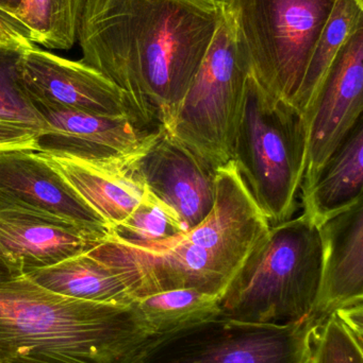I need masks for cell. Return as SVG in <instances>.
<instances>
[{"label": "cell", "instance_id": "6da1fadb", "mask_svg": "<svg viewBox=\"0 0 363 363\" xmlns=\"http://www.w3.org/2000/svg\"><path fill=\"white\" fill-rule=\"evenodd\" d=\"M225 14L217 0H87L81 61L123 89L143 123L166 128Z\"/></svg>", "mask_w": 363, "mask_h": 363}, {"label": "cell", "instance_id": "7a4b0ae2", "mask_svg": "<svg viewBox=\"0 0 363 363\" xmlns=\"http://www.w3.org/2000/svg\"><path fill=\"white\" fill-rule=\"evenodd\" d=\"M270 228L236 164L230 161L217 169V196L208 217L172 245L147 252L109 235L89 253L121 277L134 302L181 288L222 300Z\"/></svg>", "mask_w": 363, "mask_h": 363}, {"label": "cell", "instance_id": "3957f363", "mask_svg": "<svg viewBox=\"0 0 363 363\" xmlns=\"http://www.w3.org/2000/svg\"><path fill=\"white\" fill-rule=\"evenodd\" d=\"M164 340L134 303L67 298L27 275L0 281V363H145Z\"/></svg>", "mask_w": 363, "mask_h": 363}, {"label": "cell", "instance_id": "277c9868", "mask_svg": "<svg viewBox=\"0 0 363 363\" xmlns=\"http://www.w3.org/2000/svg\"><path fill=\"white\" fill-rule=\"evenodd\" d=\"M321 262L319 228L305 215L271 226L224 294L220 319L283 323L311 317Z\"/></svg>", "mask_w": 363, "mask_h": 363}, {"label": "cell", "instance_id": "5b68a950", "mask_svg": "<svg viewBox=\"0 0 363 363\" xmlns=\"http://www.w3.org/2000/svg\"><path fill=\"white\" fill-rule=\"evenodd\" d=\"M307 128L290 102L249 74L232 161L271 226L289 221L306 167Z\"/></svg>", "mask_w": 363, "mask_h": 363}, {"label": "cell", "instance_id": "8992f818", "mask_svg": "<svg viewBox=\"0 0 363 363\" xmlns=\"http://www.w3.org/2000/svg\"><path fill=\"white\" fill-rule=\"evenodd\" d=\"M338 0H225L251 72L292 104Z\"/></svg>", "mask_w": 363, "mask_h": 363}, {"label": "cell", "instance_id": "52a82bcc", "mask_svg": "<svg viewBox=\"0 0 363 363\" xmlns=\"http://www.w3.org/2000/svg\"><path fill=\"white\" fill-rule=\"evenodd\" d=\"M249 74L246 53L226 12L197 74L164 128L213 169L232 161Z\"/></svg>", "mask_w": 363, "mask_h": 363}, {"label": "cell", "instance_id": "ba28073f", "mask_svg": "<svg viewBox=\"0 0 363 363\" xmlns=\"http://www.w3.org/2000/svg\"><path fill=\"white\" fill-rule=\"evenodd\" d=\"M318 328L313 317L283 323L217 319L176 335L185 345L168 363H310Z\"/></svg>", "mask_w": 363, "mask_h": 363}, {"label": "cell", "instance_id": "9c48e42d", "mask_svg": "<svg viewBox=\"0 0 363 363\" xmlns=\"http://www.w3.org/2000/svg\"><path fill=\"white\" fill-rule=\"evenodd\" d=\"M44 121L36 151L89 161L132 160L142 155L163 131L130 115H96L29 97Z\"/></svg>", "mask_w": 363, "mask_h": 363}, {"label": "cell", "instance_id": "30bf717a", "mask_svg": "<svg viewBox=\"0 0 363 363\" xmlns=\"http://www.w3.org/2000/svg\"><path fill=\"white\" fill-rule=\"evenodd\" d=\"M362 111L363 23L343 45L305 118L307 157L302 194L315 184L328 160L362 118Z\"/></svg>", "mask_w": 363, "mask_h": 363}, {"label": "cell", "instance_id": "8fae6325", "mask_svg": "<svg viewBox=\"0 0 363 363\" xmlns=\"http://www.w3.org/2000/svg\"><path fill=\"white\" fill-rule=\"evenodd\" d=\"M18 68L29 97L91 114L130 115L143 123L127 94L82 61H72L32 45L23 50Z\"/></svg>", "mask_w": 363, "mask_h": 363}, {"label": "cell", "instance_id": "7c38bea8", "mask_svg": "<svg viewBox=\"0 0 363 363\" xmlns=\"http://www.w3.org/2000/svg\"><path fill=\"white\" fill-rule=\"evenodd\" d=\"M134 165L147 189L176 211L188 230L212 211L217 170L166 130Z\"/></svg>", "mask_w": 363, "mask_h": 363}, {"label": "cell", "instance_id": "4fadbf2b", "mask_svg": "<svg viewBox=\"0 0 363 363\" xmlns=\"http://www.w3.org/2000/svg\"><path fill=\"white\" fill-rule=\"evenodd\" d=\"M104 239L0 190V247L23 272L87 253Z\"/></svg>", "mask_w": 363, "mask_h": 363}, {"label": "cell", "instance_id": "5bb4252c", "mask_svg": "<svg viewBox=\"0 0 363 363\" xmlns=\"http://www.w3.org/2000/svg\"><path fill=\"white\" fill-rule=\"evenodd\" d=\"M0 190L99 238L111 234L108 222L36 151L0 150Z\"/></svg>", "mask_w": 363, "mask_h": 363}, {"label": "cell", "instance_id": "9a60e30c", "mask_svg": "<svg viewBox=\"0 0 363 363\" xmlns=\"http://www.w3.org/2000/svg\"><path fill=\"white\" fill-rule=\"evenodd\" d=\"M321 277L311 317L318 325L328 317L363 306V202L319 228Z\"/></svg>", "mask_w": 363, "mask_h": 363}, {"label": "cell", "instance_id": "2e32d148", "mask_svg": "<svg viewBox=\"0 0 363 363\" xmlns=\"http://www.w3.org/2000/svg\"><path fill=\"white\" fill-rule=\"evenodd\" d=\"M38 153L108 222L111 228L136 209L146 191L134 165L138 157L89 161L67 155Z\"/></svg>", "mask_w": 363, "mask_h": 363}, {"label": "cell", "instance_id": "e0dca14e", "mask_svg": "<svg viewBox=\"0 0 363 363\" xmlns=\"http://www.w3.org/2000/svg\"><path fill=\"white\" fill-rule=\"evenodd\" d=\"M363 119L350 132L320 172L303 192V215L317 228L362 201Z\"/></svg>", "mask_w": 363, "mask_h": 363}, {"label": "cell", "instance_id": "ac0fdd59", "mask_svg": "<svg viewBox=\"0 0 363 363\" xmlns=\"http://www.w3.org/2000/svg\"><path fill=\"white\" fill-rule=\"evenodd\" d=\"M25 275L40 287L67 298L114 306L134 303L121 277L89 252Z\"/></svg>", "mask_w": 363, "mask_h": 363}, {"label": "cell", "instance_id": "d6986e66", "mask_svg": "<svg viewBox=\"0 0 363 363\" xmlns=\"http://www.w3.org/2000/svg\"><path fill=\"white\" fill-rule=\"evenodd\" d=\"M221 301L219 296L181 288L139 298L134 305L148 332L168 340L220 319Z\"/></svg>", "mask_w": 363, "mask_h": 363}, {"label": "cell", "instance_id": "ffe728a7", "mask_svg": "<svg viewBox=\"0 0 363 363\" xmlns=\"http://www.w3.org/2000/svg\"><path fill=\"white\" fill-rule=\"evenodd\" d=\"M363 23V6L356 0H338L311 55L306 74L292 106L304 119L341 48L354 30Z\"/></svg>", "mask_w": 363, "mask_h": 363}, {"label": "cell", "instance_id": "44dd1931", "mask_svg": "<svg viewBox=\"0 0 363 363\" xmlns=\"http://www.w3.org/2000/svg\"><path fill=\"white\" fill-rule=\"evenodd\" d=\"M85 4L87 0H23L13 19L32 44L68 50L78 40Z\"/></svg>", "mask_w": 363, "mask_h": 363}, {"label": "cell", "instance_id": "7402d4cb", "mask_svg": "<svg viewBox=\"0 0 363 363\" xmlns=\"http://www.w3.org/2000/svg\"><path fill=\"white\" fill-rule=\"evenodd\" d=\"M188 228L172 207L146 188L134 211L111 228L110 236L147 252H158L183 237Z\"/></svg>", "mask_w": 363, "mask_h": 363}, {"label": "cell", "instance_id": "603a6c76", "mask_svg": "<svg viewBox=\"0 0 363 363\" xmlns=\"http://www.w3.org/2000/svg\"><path fill=\"white\" fill-rule=\"evenodd\" d=\"M26 48L29 47L0 45V119L23 123L40 134L46 125L19 78V60Z\"/></svg>", "mask_w": 363, "mask_h": 363}, {"label": "cell", "instance_id": "cb8c5ba5", "mask_svg": "<svg viewBox=\"0 0 363 363\" xmlns=\"http://www.w3.org/2000/svg\"><path fill=\"white\" fill-rule=\"evenodd\" d=\"M310 363H363V336L330 315L317 328Z\"/></svg>", "mask_w": 363, "mask_h": 363}, {"label": "cell", "instance_id": "d4e9b609", "mask_svg": "<svg viewBox=\"0 0 363 363\" xmlns=\"http://www.w3.org/2000/svg\"><path fill=\"white\" fill-rule=\"evenodd\" d=\"M38 132L23 123L0 119V150L29 149L36 151Z\"/></svg>", "mask_w": 363, "mask_h": 363}, {"label": "cell", "instance_id": "484cf974", "mask_svg": "<svg viewBox=\"0 0 363 363\" xmlns=\"http://www.w3.org/2000/svg\"><path fill=\"white\" fill-rule=\"evenodd\" d=\"M0 45L4 46H32L23 28L8 15L0 12Z\"/></svg>", "mask_w": 363, "mask_h": 363}, {"label": "cell", "instance_id": "4316f807", "mask_svg": "<svg viewBox=\"0 0 363 363\" xmlns=\"http://www.w3.org/2000/svg\"><path fill=\"white\" fill-rule=\"evenodd\" d=\"M23 275V266L0 247V281H11Z\"/></svg>", "mask_w": 363, "mask_h": 363}, {"label": "cell", "instance_id": "83f0119b", "mask_svg": "<svg viewBox=\"0 0 363 363\" xmlns=\"http://www.w3.org/2000/svg\"><path fill=\"white\" fill-rule=\"evenodd\" d=\"M23 0H0V12L13 18Z\"/></svg>", "mask_w": 363, "mask_h": 363}, {"label": "cell", "instance_id": "f1b7e54d", "mask_svg": "<svg viewBox=\"0 0 363 363\" xmlns=\"http://www.w3.org/2000/svg\"><path fill=\"white\" fill-rule=\"evenodd\" d=\"M356 1H357L358 4H362V6H363V0H356Z\"/></svg>", "mask_w": 363, "mask_h": 363}, {"label": "cell", "instance_id": "f546056e", "mask_svg": "<svg viewBox=\"0 0 363 363\" xmlns=\"http://www.w3.org/2000/svg\"><path fill=\"white\" fill-rule=\"evenodd\" d=\"M217 1L224 2V1H225V0H217Z\"/></svg>", "mask_w": 363, "mask_h": 363}]
</instances>
